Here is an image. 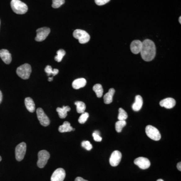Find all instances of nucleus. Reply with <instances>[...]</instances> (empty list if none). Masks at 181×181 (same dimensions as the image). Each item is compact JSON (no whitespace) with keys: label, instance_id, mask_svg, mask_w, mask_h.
<instances>
[{"label":"nucleus","instance_id":"dca6fc26","mask_svg":"<svg viewBox=\"0 0 181 181\" xmlns=\"http://www.w3.org/2000/svg\"><path fill=\"white\" fill-rule=\"evenodd\" d=\"M143 105V99L140 95L136 96L135 99V102L133 103L132 106V108L133 110L135 111H139L141 109Z\"/></svg>","mask_w":181,"mask_h":181},{"label":"nucleus","instance_id":"b1692460","mask_svg":"<svg viewBox=\"0 0 181 181\" xmlns=\"http://www.w3.org/2000/svg\"><path fill=\"white\" fill-rule=\"evenodd\" d=\"M45 72L47 73V76L49 77L51 76V75H53V76H55L59 73V69L55 68V69H52V67H51V65H47L46 67L45 68Z\"/></svg>","mask_w":181,"mask_h":181},{"label":"nucleus","instance_id":"7ed1b4c3","mask_svg":"<svg viewBox=\"0 0 181 181\" xmlns=\"http://www.w3.org/2000/svg\"><path fill=\"white\" fill-rule=\"evenodd\" d=\"M32 72L31 67L29 64H25L17 68L16 73L19 77L23 80L29 79Z\"/></svg>","mask_w":181,"mask_h":181},{"label":"nucleus","instance_id":"72a5a7b5","mask_svg":"<svg viewBox=\"0 0 181 181\" xmlns=\"http://www.w3.org/2000/svg\"><path fill=\"white\" fill-rule=\"evenodd\" d=\"M177 167L178 170H179L181 171V162H179L178 163L177 165Z\"/></svg>","mask_w":181,"mask_h":181},{"label":"nucleus","instance_id":"ea45409f","mask_svg":"<svg viewBox=\"0 0 181 181\" xmlns=\"http://www.w3.org/2000/svg\"><path fill=\"white\" fill-rule=\"evenodd\" d=\"M2 161V157H1V156H0V161Z\"/></svg>","mask_w":181,"mask_h":181},{"label":"nucleus","instance_id":"f257e3e1","mask_svg":"<svg viewBox=\"0 0 181 181\" xmlns=\"http://www.w3.org/2000/svg\"><path fill=\"white\" fill-rule=\"evenodd\" d=\"M143 60L150 61L153 60L156 55V48L155 43L149 39H145L143 42V46L140 51Z\"/></svg>","mask_w":181,"mask_h":181},{"label":"nucleus","instance_id":"1a4fd4ad","mask_svg":"<svg viewBox=\"0 0 181 181\" xmlns=\"http://www.w3.org/2000/svg\"><path fill=\"white\" fill-rule=\"evenodd\" d=\"M38 118L41 125L43 126H47L50 124V120L48 116L44 113V111L41 108H38L36 110Z\"/></svg>","mask_w":181,"mask_h":181},{"label":"nucleus","instance_id":"e433bc0d","mask_svg":"<svg viewBox=\"0 0 181 181\" xmlns=\"http://www.w3.org/2000/svg\"><path fill=\"white\" fill-rule=\"evenodd\" d=\"M94 133H96V134H97V135H100V132L99 131H95Z\"/></svg>","mask_w":181,"mask_h":181},{"label":"nucleus","instance_id":"4be33fe9","mask_svg":"<svg viewBox=\"0 0 181 181\" xmlns=\"http://www.w3.org/2000/svg\"><path fill=\"white\" fill-rule=\"evenodd\" d=\"M93 90L95 92L98 98L102 97L103 94V89L101 84H97L95 85L93 88Z\"/></svg>","mask_w":181,"mask_h":181},{"label":"nucleus","instance_id":"393cba45","mask_svg":"<svg viewBox=\"0 0 181 181\" xmlns=\"http://www.w3.org/2000/svg\"><path fill=\"white\" fill-rule=\"evenodd\" d=\"M126 125V122L125 120H119L116 122L115 124V129L116 131L120 133L122 131L123 128Z\"/></svg>","mask_w":181,"mask_h":181},{"label":"nucleus","instance_id":"20e7f679","mask_svg":"<svg viewBox=\"0 0 181 181\" xmlns=\"http://www.w3.org/2000/svg\"><path fill=\"white\" fill-rule=\"evenodd\" d=\"M73 36L79 40L81 44H85L89 42L90 36L85 31L83 30L76 29L73 32Z\"/></svg>","mask_w":181,"mask_h":181},{"label":"nucleus","instance_id":"aec40b11","mask_svg":"<svg viewBox=\"0 0 181 181\" xmlns=\"http://www.w3.org/2000/svg\"><path fill=\"white\" fill-rule=\"evenodd\" d=\"M115 90L113 88H111L108 91V93H107L104 96V103L106 104H109L113 101V95L115 94Z\"/></svg>","mask_w":181,"mask_h":181},{"label":"nucleus","instance_id":"58836bf2","mask_svg":"<svg viewBox=\"0 0 181 181\" xmlns=\"http://www.w3.org/2000/svg\"><path fill=\"white\" fill-rule=\"evenodd\" d=\"M157 181H164V180H162V179H158Z\"/></svg>","mask_w":181,"mask_h":181},{"label":"nucleus","instance_id":"9b49d317","mask_svg":"<svg viewBox=\"0 0 181 181\" xmlns=\"http://www.w3.org/2000/svg\"><path fill=\"white\" fill-rule=\"evenodd\" d=\"M65 176L66 174L63 168H59L52 174L51 181H64Z\"/></svg>","mask_w":181,"mask_h":181},{"label":"nucleus","instance_id":"f3484780","mask_svg":"<svg viewBox=\"0 0 181 181\" xmlns=\"http://www.w3.org/2000/svg\"><path fill=\"white\" fill-rule=\"evenodd\" d=\"M87 81L84 78H79L73 81L72 83L73 88L75 89H79L80 88H83L86 85Z\"/></svg>","mask_w":181,"mask_h":181},{"label":"nucleus","instance_id":"a878e982","mask_svg":"<svg viewBox=\"0 0 181 181\" xmlns=\"http://www.w3.org/2000/svg\"><path fill=\"white\" fill-rule=\"evenodd\" d=\"M56 53H57V55H56V56H55V61L60 63L63 60V57H64L66 52H65L64 50L61 49L57 51Z\"/></svg>","mask_w":181,"mask_h":181},{"label":"nucleus","instance_id":"c9c22d12","mask_svg":"<svg viewBox=\"0 0 181 181\" xmlns=\"http://www.w3.org/2000/svg\"><path fill=\"white\" fill-rule=\"evenodd\" d=\"M52 80H53V77H48V81L51 82Z\"/></svg>","mask_w":181,"mask_h":181},{"label":"nucleus","instance_id":"2eb2a0df","mask_svg":"<svg viewBox=\"0 0 181 181\" xmlns=\"http://www.w3.org/2000/svg\"><path fill=\"white\" fill-rule=\"evenodd\" d=\"M143 46V42L139 40H134L130 44V50L134 54L140 52Z\"/></svg>","mask_w":181,"mask_h":181},{"label":"nucleus","instance_id":"9d476101","mask_svg":"<svg viewBox=\"0 0 181 181\" xmlns=\"http://www.w3.org/2000/svg\"><path fill=\"white\" fill-rule=\"evenodd\" d=\"M134 163L139 168L143 170L147 169L151 166V162L146 157H139L136 158L134 161Z\"/></svg>","mask_w":181,"mask_h":181},{"label":"nucleus","instance_id":"412c9836","mask_svg":"<svg viewBox=\"0 0 181 181\" xmlns=\"http://www.w3.org/2000/svg\"><path fill=\"white\" fill-rule=\"evenodd\" d=\"M73 128L71 126L70 123L68 121H65L63 125H60V126L59 127V132L64 133V132H71L73 130Z\"/></svg>","mask_w":181,"mask_h":181},{"label":"nucleus","instance_id":"ddd939ff","mask_svg":"<svg viewBox=\"0 0 181 181\" xmlns=\"http://www.w3.org/2000/svg\"><path fill=\"white\" fill-rule=\"evenodd\" d=\"M176 102L174 99L172 98H167L161 100L160 102V105L161 107H163L166 109H171L174 107L176 105Z\"/></svg>","mask_w":181,"mask_h":181},{"label":"nucleus","instance_id":"c756f323","mask_svg":"<svg viewBox=\"0 0 181 181\" xmlns=\"http://www.w3.org/2000/svg\"><path fill=\"white\" fill-rule=\"evenodd\" d=\"M82 146L85 148L86 150L89 151H90L93 148L92 144L89 141H83L82 143Z\"/></svg>","mask_w":181,"mask_h":181},{"label":"nucleus","instance_id":"2f4dec72","mask_svg":"<svg viewBox=\"0 0 181 181\" xmlns=\"http://www.w3.org/2000/svg\"><path fill=\"white\" fill-rule=\"evenodd\" d=\"M93 137L95 141H97V142H100L102 140V138L100 136V135H97L94 132L93 133Z\"/></svg>","mask_w":181,"mask_h":181},{"label":"nucleus","instance_id":"6e6552de","mask_svg":"<svg viewBox=\"0 0 181 181\" xmlns=\"http://www.w3.org/2000/svg\"><path fill=\"white\" fill-rule=\"evenodd\" d=\"M51 32V29L48 27H42L36 30V36L35 39L36 42H41L45 40Z\"/></svg>","mask_w":181,"mask_h":181},{"label":"nucleus","instance_id":"c85d7f7f","mask_svg":"<svg viewBox=\"0 0 181 181\" xmlns=\"http://www.w3.org/2000/svg\"><path fill=\"white\" fill-rule=\"evenodd\" d=\"M65 3V0H52V8H59L64 4Z\"/></svg>","mask_w":181,"mask_h":181},{"label":"nucleus","instance_id":"5701e85b","mask_svg":"<svg viewBox=\"0 0 181 181\" xmlns=\"http://www.w3.org/2000/svg\"><path fill=\"white\" fill-rule=\"evenodd\" d=\"M75 104L77 106V113L82 114L85 112L86 109V106L83 102L76 101Z\"/></svg>","mask_w":181,"mask_h":181},{"label":"nucleus","instance_id":"473e14b6","mask_svg":"<svg viewBox=\"0 0 181 181\" xmlns=\"http://www.w3.org/2000/svg\"><path fill=\"white\" fill-rule=\"evenodd\" d=\"M75 181H88V180H85L83 178L78 177H77L75 179Z\"/></svg>","mask_w":181,"mask_h":181},{"label":"nucleus","instance_id":"f704fd0d","mask_svg":"<svg viewBox=\"0 0 181 181\" xmlns=\"http://www.w3.org/2000/svg\"><path fill=\"white\" fill-rule=\"evenodd\" d=\"M2 99H3V95H2V93L1 91L0 90V104L1 103L2 101Z\"/></svg>","mask_w":181,"mask_h":181},{"label":"nucleus","instance_id":"f8f14e48","mask_svg":"<svg viewBox=\"0 0 181 181\" xmlns=\"http://www.w3.org/2000/svg\"><path fill=\"white\" fill-rule=\"evenodd\" d=\"M122 158L121 152L118 151H115L112 152L110 157L109 162L112 166H116L120 164Z\"/></svg>","mask_w":181,"mask_h":181},{"label":"nucleus","instance_id":"0eeeda50","mask_svg":"<svg viewBox=\"0 0 181 181\" xmlns=\"http://www.w3.org/2000/svg\"><path fill=\"white\" fill-rule=\"evenodd\" d=\"M26 144L23 142L17 145L15 148V157L17 161H22L26 152Z\"/></svg>","mask_w":181,"mask_h":181},{"label":"nucleus","instance_id":"4468645a","mask_svg":"<svg viewBox=\"0 0 181 181\" xmlns=\"http://www.w3.org/2000/svg\"><path fill=\"white\" fill-rule=\"evenodd\" d=\"M0 57L6 64H10L12 61L11 53L7 49H3L0 50Z\"/></svg>","mask_w":181,"mask_h":181},{"label":"nucleus","instance_id":"cd10ccee","mask_svg":"<svg viewBox=\"0 0 181 181\" xmlns=\"http://www.w3.org/2000/svg\"><path fill=\"white\" fill-rule=\"evenodd\" d=\"M89 117V114L87 112L82 113L79 118V122L81 124H84L87 121V119Z\"/></svg>","mask_w":181,"mask_h":181},{"label":"nucleus","instance_id":"bb28decb","mask_svg":"<svg viewBox=\"0 0 181 181\" xmlns=\"http://www.w3.org/2000/svg\"><path fill=\"white\" fill-rule=\"evenodd\" d=\"M128 118V115L126 112L122 108L119 109V115L118 119L119 120H125Z\"/></svg>","mask_w":181,"mask_h":181},{"label":"nucleus","instance_id":"7c9ffc66","mask_svg":"<svg viewBox=\"0 0 181 181\" xmlns=\"http://www.w3.org/2000/svg\"><path fill=\"white\" fill-rule=\"evenodd\" d=\"M110 1V0H95V3L98 6L104 5L105 4L109 2Z\"/></svg>","mask_w":181,"mask_h":181},{"label":"nucleus","instance_id":"4c0bfd02","mask_svg":"<svg viewBox=\"0 0 181 181\" xmlns=\"http://www.w3.org/2000/svg\"><path fill=\"white\" fill-rule=\"evenodd\" d=\"M179 21L180 22V24L181 23V17L180 16V17H179Z\"/></svg>","mask_w":181,"mask_h":181},{"label":"nucleus","instance_id":"f03ea898","mask_svg":"<svg viewBox=\"0 0 181 181\" xmlns=\"http://www.w3.org/2000/svg\"><path fill=\"white\" fill-rule=\"evenodd\" d=\"M11 6L13 12L17 14L22 15L28 11L27 5L20 0H12Z\"/></svg>","mask_w":181,"mask_h":181},{"label":"nucleus","instance_id":"39448f33","mask_svg":"<svg viewBox=\"0 0 181 181\" xmlns=\"http://www.w3.org/2000/svg\"><path fill=\"white\" fill-rule=\"evenodd\" d=\"M145 132L148 137L155 141H158L161 139V135L158 129L152 125L146 127Z\"/></svg>","mask_w":181,"mask_h":181},{"label":"nucleus","instance_id":"a19ab883","mask_svg":"<svg viewBox=\"0 0 181 181\" xmlns=\"http://www.w3.org/2000/svg\"><path fill=\"white\" fill-rule=\"evenodd\" d=\"M0 25H1V20H0Z\"/></svg>","mask_w":181,"mask_h":181},{"label":"nucleus","instance_id":"6ab92c4d","mask_svg":"<svg viewBox=\"0 0 181 181\" xmlns=\"http://www.w3.org/2000/svg\"><path fill=\"white\" fill-rule=\"evenodd\" d=\"M25 104L27 109L31 113H33L35 110V105L32 98L27 97L25 99Z\"/></svg>","mask_w":181,"mask_h":181},{"label":"nucleus","instance_id":"a211bd4d","mask_svg":"<svg viewBox=\"0 0 181 181\" xmlns=\"http://www.w3.org/2000/svg\"><path fill=\"white\" fill-rule=\"evenodd\" d=\"M70 110H71V108L68 106H64L62 108L58 107V108H56V111L59 114V117L61 119H64L66 118L68 115V112Z\"/></svg>","mask_w":181,"mask_h":181},{"label":"nucleus","instance_id":"423d86ee","mask_svg":"<svg viewBox=\"0 0 181 181\" xmlns=\"http://www.w3.org/2000/svg\"><path fill=\"white\" fill-rule=\"evenodd\" d=\"M50 158V154L47 151L42 150L38 153V166L39 168H43L46 165Z\"/></svg>","mask_w":181,"mask_h":181}]
</instances>
